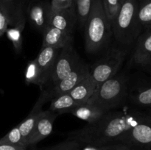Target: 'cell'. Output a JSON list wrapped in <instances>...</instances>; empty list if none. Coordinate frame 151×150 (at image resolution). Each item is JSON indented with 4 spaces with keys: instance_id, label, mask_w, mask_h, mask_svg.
<instances>
[{
    "instance_id": "ba28073f",
    "label": "cell",
    "mask_w": 151,
    "mask_h": 150,
    "mask_svg": "<svg viewBox=\"0 0 151 150\" xmlns=\"http://www.w3.org/2000/svg\"><path fill=\"white\" fill-rule=\"evenodd\" d=\"M122 144L132 148H150L151 116L147 115L145 119L132 128L124 137Z\"/></svg>"
},
{
    "instance_id": "8992f818",
    "label": "cell",
    "mask_w": 151,
    "mask_h": 150,
    "mask_svg": "<svg viewBox=\"0 0 151 150\" xmlns=\"http://www.w3.org/2000/svg\"><path fill=\"white\" fill-rule=\"evenodd\" d=\"M88 74H89V66L81 62L71 73L65 76L58 83L51 87L47 91H43L41 96L39 97L35 104L42 107L46 101L52 100V99L63 94H69L71 90L75 88Z\"/></svg>"
},
{
    "instance_id": "ffe728a7",
    "label": "cell",
    "mask_w": 151,
    "mask_h": 150,
    "mask_svg": "<svg viewBox=\"0 0 151 150\" xmlns=\"http://www.w3.org/2000/svg\"><path fill=\"white\" fill-rule=\"evenodd\" d=\"M25 83L27 85L35 84L41 88L44 87L41 71L35 60L29 61L27 65L25 71Z\"/></svg>"
},
{
    "instance_id": "836d02e7",
    "label": "cell",
    "mask_w": 151,
    "mask_h": 150,
    "mask_svg": "<svg viewBox=\"0 0 151 150\" xmlns=\"http://www.w3.org/2000/svg\"><path fill=\"white\" fill-rule=\"evenodd\" d=\"M147 150H151V147H150V148H148V149H147Z\"/></svg>"
},
{
    "instance_id": "f546056e",
    "label": "cell",
    "mask_w": 151,
    "mask_h": 150,
    "mask_svg": "<svg viewBox=\"0 0 151 150\" xmlns=\"http://www.w3.org/2000/svg\"><path fill=\"white\" fill-rule=\"evenodd\" d=\"M129 148L130 146H128L126 144H122V143H116V144H111L98 146L97 150H126Z\"/></svg>"
},
{
    "instance_id": "5b68a950",
    "label": "cell",
    "mask_w": 151,
    "mask_h": 150,
    "mask_svg": "<svg viewBox=\"0 0 151 150\" xmlns=\"http://www.w3.org/2000/svg\"><path fill=\"white\" fill-rule=\"evenodd\" d=\"M125 50L113 49L89 68V75L97 87L116 74L126 57Z\"/></svg>"
},
{
    "instance_id": "d6986e66",
    "label": "cell",
    "mask_w": 151,
    "mask_h": 150,
    "mask_svg": "<svg viewBox=\"0 0 151 150\" xmlns=\"http://www.w3.org/2000/svg\"><path fill=\"white\" fill-rule=\"evenodd\" d=\"M41 111H42L41 107L35 104V106L33 107L32 110H31L29 114L28 115L27 117L24 119L20 124L17 125L19 130H20L24 144L26 147H27V142L28 138H29V135H30L31 132H32V129L35 126L37 119L41 115Z\"/></svg>"
},
{
    "instance_id": "8d00e7d4",
    "label": "cell",
    "mask_w": 151,
    "mask_h": 150,
    "mask_svg": "<svg viewBox=\"0 0 151 150\" xmlns=\"http://www.w3.org/2000/svg\"><path fill=\"white\" fill-rule=\"evenodd\" d=\"M150 108H151V107H150Z\"/></svg>"
},
{
    "instance_id": "4fadbf2b",
    "label": "cell",
    "mask_w": 151,
    "mask_h": 150,
    "mask_svg": "<svg viewBox=\"0 0 151 150\" xmlns=\"http://www.w3.org/2000/svg\"><path fill=\"white\" fill-rule=\"evenodd\" d=\"M61 49H55L49 46H42L39 54L35 59L37 65L39 67L42 75L44 86L48 82L49 76L52 69L55 63Z\"/></svg>"
},
{
    "instance_id": "d4e9b609",
    "label": "cell",
    "mask_w": 151,
    "mask_h": 150,
    "mask_svg": "<svg viewBox=\"0 0 151 150\" xmlns=\"http://www.w3.org/2000/svg\"><path fill=\"white\" fill-rule=\"evenodd\" d=\"M102 4L106 17L111 26L112 22L116 18L122 6V1L121 0H102Z\"/></svg>"
},
{
    "instance_id": "484cf974",
    "label": "cell",
    "mask_w": 151,
    "mask_h": 150,
    "mask_svg": "<svg viewBox=\"0 0 151 150\" xmlns=\"http://www.w3.org/2000/svg\"><path fill=\"white\" fill-rule=\"evenodd\" d=\"M0 144H11V145L25 146L18 126H15L10 132H7L4 137L0 138Z\"/></svg>"
},
{
    "instance_id": "83f0119b",
    "label": "cell",
    "mask_w": 151,
    "mask_h": 150,
    "mask_svg": "<svg viewBox=\"0 0 151 150\" xmlns=\"http://www.w3.org/2000/svg\"><path fill=\"white\" fill-rule=\"evenodd\" d=\"M9 26V18L7 13L0 8V37L5 33Z\"/></svg>"
},
{
    "instance_id": "30bf717a",
    "label": "cell",
    "mask_w": 151,
    "mask_h": 150,
    "mask_svg": "<svg viewBox=\"0 0 151 150\" xmlns=\"http://www.w3.org/2000/svg\"><path fill=\"white\" fill-rule=\"evenodd\" d=\"M51 3L47 1H33L29 4L27 10V18L35 29L44 32L49 25Z\"/></svg>"
},
{
    "instance_id": "4316f807",
    "label": "cell",
    "mask_w": 151,
    "mask_h": 150,
    "mask_svg": "<svg viewBox=\"0 0 151 150\" xmlns=\"http://www.w3.org/2000/svg\"><path fill=\"white\" fill-rule=\"evenodd\" d=\"M83 145L84 144H81L77 141L67 139L66 141L52 146L34 150H80Z\"/></svg>"
},
{
    "instance_id": "d6a6232c",
    "label": "cell",
    "mask_w": 151,
    "mask_h": 150,
    "mask_svg": "<svg viewBox=\"0 0 151 150\" xmlns=\"http://www.w3.org/2000/svg\"><path fill=\"white\" fill-rule=\"evenodd\" d=\"M126 150H134V148H132V147H130L129 149H126Z\"/></svg>"
},
{
    "instance_id": "52a82bcc",
    "label": "cell",
    "mask_w": 151,
    "mask_h": 150,
    "mask_svg": "<svg viewBox=\"0 0 151 150\" xmlns=\"http://www.w3.org/2000/svg\"><path fill=\"white\" fill-rule=\"evenodd\" d=\"M81 63V59L72 44L62 48L50 72L47 84H50L51 87L54 86Z\"/></svg>"
},
{
    "instance_id": "7402d4cb",
    "label": "cell",
    "mask_w": 151,
    "mask_h": 150,
    "mask_svg": "<svg viewBox=\"0 0 151 150\" xmlns=\"http://www.w3.org/2000/svg\"><path fill=\"white\" fill-rule=\"evenodd\" d=\"M137 17L141 29L151 28V0H139Z\"/></svg>"
},
{
    "instance_id": "e575fe53",
    "label": "cell",
    "mask_w": 151,
    "mask_h": 150,
    "mask_svg": "<svg viewBox=\"0 0 151 150\" xmlns=\"http://www.w3.org/2000/svg\"><path fill=\"white\" fill-rule=\"evenodd\" d=\"M125 1V0H121V1H122V2H123V1Z\"/></svg>"
},
{
    "instance_id": "9a60e30c",
    "label": "cell",
    "mask_w": 151,
    "mask_h": 150,
    "mask_svg": "<svg viewBox=\"0 0 151 150\" xmlns=\"http://www.w3.org/2000/svg\"><path fill=\"white\" fill-rule=\"evenodd\" d=\"M43 46L62 49L72 43V34L48 25L43 32Z\"/></svg>"
},
{
    "instance_id": "d590c367",
    "label": "cell",
    "mask_w": 151,
    "mask_h": 150,
    "mask_svg": "<svg viewBox=\"0 0 151 150\" xmlns=\"http://www.w3.org/2000/svg\"><path fill=\"white\" fill-rule=\"evenodd\" d=\"M81 149H82V148H81V149H80V150H81Z\"/></svg>"
},
{
    "instance_id": "44dd1931",
    "label": "cell",
    "mask_w": 151,
    "mask_h": 150,
    "mask_svg": "<svg viewBox=\"0 0 151 150\" xmlns=\"http://www.w3.org/2000/svg\"><path fill=\"white\" fill-rule=\"evenodd\" d=\"M94 0H73L77 16V20L81 26H84L86 21L91 13Z\"/></svg>"
},
{
    "instance_id": "3957f363",
    "label": "cell",
    "mask_w": 151,
    "mask_h": 150,
    "mask_svg": "<svg viewBox=\"0 0 151 150\" xmlns=\"http://www.w3.org/2000/svg\"><path fill=\"white\" fill-rule=\"evenodd\" d=\"M128 95V77L125 74L114 76L97 87L86 101L101 109L105 113L119 107Z\"/></svg>"
},
{
    "instance_id": "6da1fadb",
    "label": "cell",
    "mask_w": 151,
    "mask_h": 150,
    "mask_svg": "<svg viewBox=\"0 0 151 150\" xmlns=\"http://www.w3.org/2000/svg\"><path fill=\"white\" fill-rule=\"evenodd\" d=\"M147 116L137 109L109 111L97 121L69 132L68 139L94 146L122 143L125 135Z\"/></svg>"
},
{
    "instance_id": "ac0fdd59",
    "label": "cell",
    "mask_w": 151,
    "mask_h": 150,
    "mask_svg": "<svg viewBox=\"0 0 151 150\" xmlns=\"http://www.w3.org/2000/svg\"><path fill=\"white\" fill-rule=\"evenodd\" d=\"M82 104V103H81ZM81 104L75 101L69 94H65L55 97L51 100L49 110L56 113L58 115L69 113L74 107Z\"/></svg>"
},
{
    "instance_id": "8fae6325",
    "label": "cell",
    "mask_w": 151,
    "mask_h": 150,
    "mask_svg": "<svg viewBox=\"0 0 151 150\" xmlns=\"http://www.w3.org/2000/svg\"><path fill=\"white\" fill-rule=\"evenodd\" d=\"M77 21L78 20L74 5L68 8H52L49 25L68 33L72 34V31Z\"/></svg>"
},
{
    "instance_id": "cb8c5ba5",
    "label": "cell",
    "mask_w": 151,
    "mask_h": 150,
    "mask_svg": "<svg viewBox=\"0 0 151 150\" xmlns=\"http://www.w3.org/2000/svg\"><path fill=\"white\" fill-rule=\"evenodd\" d=\"M23 28L19 26H10L6 30L5 34L7 38L12 43L16 54H20L22 51L23 46V37L22 31Z\"/></svg>"
},
{
    "instance_id": "1f68e13d",
    "label": "cell",
    "mask_w": 151,
    "mask_h": 150,
    "mask_svg": "<svg viewBox=\"0 0 151 150\" xmlns=\"http://www.w3.org/2000/svg\"><path fill=\"white\" fill-rule=\"evenodd\" d=\"M144 69H145L146 70L150 72V73H151V63H150V64H148V65H147V66H145Z\"/></svg>"
},
{
    "instance_id": "7a4b0ae2",
    "label": "cell",
    "mask_w": 151,
    "mask_h": 150,
    "mask_svg": "<svg viewBox=\"0 0 151 150\" xmlns=\"http://www.w3.org/2000/svg\"><path fill=\"white\" fill-rule=\"evenodd\" d=\"M86 50L96 53L104 47L111 35V26L103 9L102 0H94L85 25Z\"/></svg>"
},
{
    "instance_id": "603a6c76",
    "label": "cell",
    "mask_w": 151,
    "mask_h": 150,
    "mask_svg": "<svg viewBox=\"0 0 151 150\" xmlns=\"http://www.w3.org/2000/svg\"><path fill=\"white\" fill-rule=\"evenodd\" d=\"M131 101L135 105L141 107H151V86L139 88L131 95Z\"/></svg>"
},
{
    "instance_id": "5bb4252c",
    "label": "cell",
    "mask_w": 151,
    "mask_h": 150,
    "mask_svg": "<svg viewBox=\"0 0 151 150\" xmlns=\"http://www.w3.org/2000/svg\"><path fill=\"white\" fill-rule=\"evenodd\" d=\"M132 59L135 65L142 68L151 63V28L139 37Z\"/></svg>"
},
{
    "instance_id": "277c9868",
    "label": "cell",
    "mask_w": 151,
    "mask_h": 150,
    "mask_svg": "<svg viewBox=\"0 0 151 150\" xmlns=\"http://www.w3.org/2000/svg\"><path fill=\"white\" fill-rule=\"evenodd\" d=\"M139 0H125L111 24L115 38L122 45H130L136 41L142 29L139 24Z\"/></svg>"
},
{
    "instance_id": "4dcf8cb0",
    "label": "cell",
    "mask_w": 151,
    "mask_h": 150,
    "mask_svg": "<svg viewBox=\"0 0 151 150\" xmlns=\"http://www.w3.org/2000/svg\"><path fill=\"white\" fill-rule=\"evenodd\" d=\"M0 150H27V147L7 144H0Z\"/></svg>"
},
{
    "instance_id": "9c48e42d",
    "label": "cell",
    "mask_w": 151,
    "mask_h": 150,
    "mask_svg": "<svg viewBox=\"0 0 151 150\" xmlns=\"http://www.w3.org/2000/svg\"><path fill=\"white\" fill-rule=\"evenodd\" d=\"M58 114L50 110H42L27 142V146H32L48 137L52 132L53 124Z\"/></svg>"
},
{
    "instance_id": "2e32d148",
    "label": "cell",
    "mask_w": 151,
    "mask_h": 150,
    "mask_svg": "<svg viewBox=\"0 0 151 150\" xmlns=\"http://www.w3.org/2000/svg\"><path fill=\"white\" fill-rule=\"evenodd\" d=\"M97 88V85L89 74L69 93L71 96L79 103L86 102Z\"/></svg>"
},
{
    "instance_id": "7c38bea8",
    "label": "cell",
    "mask_w": 151,
    "mask_h": 150,
    "mask_svg": "<svg viewBox=\"0 0 151 150\" xmlns=\"http://www.w3.org/2000/svg\"><path fill=\"white\" fill-rule=\"evenodd\" d=\"M25 0H0V8L7 13L10 26L24 28L26 16Z\"/></svg>"
},
{
    "instance_id": "e0dca14e",
    "label": "cell",
    "mask_w": 151,
    "mask_h": 150,
    "mask_svg": "<svg viewBox=\"0 0 151 150\" xmlns=\"http://www.w3.org/2000/svg\"><path fill=\"white\" fill-rule=\"evenodd\" d=\"M69 113L76 118L86 121L88 124L94 123L105 114L104 111L89 103L84 102L74 107Z\"/></svg>"
},
{
    "instance_id": "f1b7e54d",
    "label": "cell",
    "mask_w": 151,
    "mask_h": 150,
    "mask_svg": "<svg viewBox=\"0 0 151 150\" xmlns=\"http://www.w3.org/2000/svg\"><path fill=\"white\" fill-rule=\"evenodd\" d=\"M50 3L52 9H63L72 7L73 0H52Z\"/></svg>"
}]
</instances>
